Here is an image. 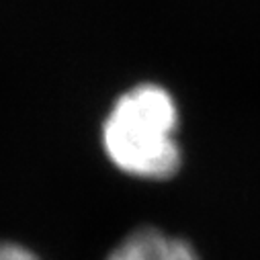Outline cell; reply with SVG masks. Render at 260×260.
<instances>
[{
	"mask_svg": "<svg viewBox=\"0 0 260 260\" xmlns=\"http://www.w3.org/2000/svg\"><path fill=\"white\" fill-rule=\"evenodd\" d=\"M107 260H199L194 250L156 228H142L129 234Z\"/></svg>",
	"mask_w": 260,
	"mask_h": 260,
	"instance_id": "obj_2",
	"label": "cell"
},
{
	"mask_svg": "<svg viewBox=\"0 0 260 260\" xmlns=\"http://www.w3.org/2000/svg\"><path fill=\"white\" fill-rule=\"evenodd\" d=\"M0 260H39V258L25 246L0 242Z\"/></svg>",
	"mask_w": 260,
	"mask_h": 260,
	"instance_id": "obj_3",
	"label": "cell"
},
{
	"mask_svg": "<svg viewBox=\"0 0 260 260\" xmlns=\"http://www.w3.org/2000/svg\"><path fill=\"white\" fill-rule=\"evenodd\" d=\"M178 109L158 84H140L121 94L103 125L111 162L132 176L164 180L180 168L176 142Z\"/></svg>",
	"mask_w": 260,
	"mask_h": 260,
	"instance_id": "obj_1",
	"label": "cell"
}]
</instances>
